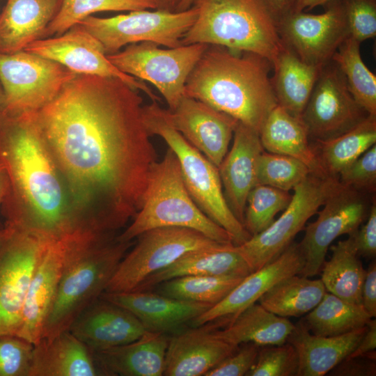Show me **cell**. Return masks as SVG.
<instances>
[{
  "label": "cell",
  "mask_w": 376,
  "mask_h": 376,
  "mask_svg": "<svg viewBox=\"0 0 376 376\" xmlns=\"http://www.w3.org/2000/svg\"><path fill=\"white\" fill-rule=\"evenodd\" d=\"M311 173L304 162L295 157L263 150L257 161L256 181L257 185L289 191Z\"/></svg>",
  "instance_id": "obj_41"
},
{
  "label": "cell",
  "mask_w": 376,
  "mask_h": 376,
  "mask_svg": "<svg viewBox=\"0 0 376 376\" xmlns=\"http://www.w3.org/2000/svg\"><path fill=\"white\" fill-rule=\"evenodd\" d=\"M111 279L106 292H129L147 277L166 267L185 254L221 242L187 228L161 227L148 230L137 237Z\"/></svg>",
  "instance_id": "obj_11"
},
{
  "label": "cell",
  "mask_w": 376,
  "mask_h": 376,
  "mask_svg": "<svg viewBox=\"0 0 376 376\" xmlns=\"http://www.w3.org/2000/svg\"><path fill=\"white\" fill-rule=\"evenodd\" d=\"M297 0H265L277 22L295 11Z\"/></svg>",
  "instance_id": "obj_51"
},
{
  "label": "cell",
  "mask_w": 376,
  "mask_h": 376,
  "mask_svg": "<svg viewBox=\"0 0 376 376\" xmlns=\"http://www.w3.org/2000/svg\"><path fill=\"white\" fill-rule=\"evenodd\" d=\"M368 116L354 99L344 75L331 61L322 68L301 118L309 137L322 141L350 130Z\"/></svg>",
  "instance_id": "obj_14"
},
{
  "label": "cell",
  "mask_w": 376,
  "mask_h": 376,
  "mask_svg": "<svg viewBox=\"0 0 376 376\" xmlns=\"http://www.w3.org/2000/svg\"><path fill=\"white\" fill-rule=\"evenodd\" d=\"M305 260L299 243L292 242L274 260L245 276L221 301L194 318V327L219 319L230 321L256 303L269 288L288 276L300 274Z\"/></svg>",
  "instance_id": "obj_19"
},
{
  "label": "cell",
  "mask_w": 376,
  "mask_h": 376,
  "mask_svg": "<svg viewBox=\"0 0 376 376\" xmlns=\"http://www.w3.org/2000/svg\"><path fill=\"white\" fill-rule=\"evenodd\" d=\"M253 272L233 243L187 253L166 267L147 277L134 290H150L159 283L177 277L191 275H237Z\"/></svg>",
  "instance_id": "obj_29"
},
{
  "label": "cell",
  "mask_w": 376,
  "mask_h": 376,
  "mask_svg": "<svg viewBox=\"0 0 376 376\" xmlns=\"http://www.w3.org/2000/svg\"><path fill=\"white\" fill-rule=\"evenodd\" d=\"M101 298L132 313L147 331L166 334L177 329L212 306L169 297L150 290L103 292Z\"/></svg>",
  "instance_id": "obj_23"
},
{
  "label": "cell",
  "mask_w": 376,
  "mask_h": 376,
  "mask_svg": "<svg viewBox=\"0 0 376 376\" xmlns=\"http://www.w3.org/2000/svg\"><path fill=\"white\" fill-rule=\"evenodd\" d=\"M143 120L149 134L162 137L176 155L186 188L200 210L230 234L235 245L249 240L251 235L226 201L218 167L173 127L157 101L143 105Z\"/></svg>",
  "instance_id": "obj_7"
},
{
  "label": "cell",
  "mask_w": 376,
  "mask_h": 376,
  "mask_svg": "<svg viewBox=\"0 0 376 376\" xmlns=\"http://www.w3.org/2000/svg\"><path fill=\"white\" fill-rule=\"evenodd\" d=\"M326 292L321 279L295 274L276 283L258 301L276 315L299 317L313 310Z\"/></svg>",
  "instance_id": "obj_35"
},
{
  "label": "cell",
  "mask_w": 376,
  "mask_h": 376,
  "mask_svg": "<svg viewBox=\"0 0 376 376\" xmlns=\"http://www.w3.org/2000/svg\"><path fill=\"white\" fill-rule=\"evenodd\" d=\"M33 347L16 335H0V376H29Z\"/></svg>",
  "instance_id": "obj_43"
},
{
  "label": "cell",
  "mask_w": 376,
  "mask_h": 376,
  "mask_svg": "<svg viewBox=\"0 0 376 376\" xmlns=\"http://www.w3.org/2000/svg\"><path fill=\"white\" fill-rule=\"evenodd\" d=\"M156 10L175 13L182 0H153Z\"/></svg>",
  "instance_id": "obj_53"
},
{
  "label": "cell",
  "mask_w": 376,
  "mask_h": 376,
  "mask_svg": "<svg viewBox=\"0 0 376 376\" xmlns=\"http://www.w3.org/2000/svg\"><path fill=\"white\" fill-rule=\"evenodd\" d=\"M68 330L91 351L131 343L147 331L132 313L100 297L73 320Z\"/></svg>",
  "instance_id": "obj_21"
},
{
  "label": "cell",
  "mask_w": 376,
  "mask_h": 376,
  "mask_svg": "<svg viewBox=\"0 0 376 376\" xmlns=\"http://www.w3.org/2000/svg\"><path fill=\"white\" fill-rule=\"evenodd\" d=\"M117 239L130 242L156 228L182 227L197 230L221 243H233L230 234L206 216L189 194L178 158L168 148L152 165L140 210Z\"/></svg>",
  "instance_id": "obj_6"
},
{
  "label": "cell",
  "mask_w": 376,
  "mask_h": 376,
  "mask_svg": "<svg viewBox=\"0 0 376 376\" xmlns=\"http://www.w3.org/2000/svg\"><path fill=\"white\" fill-rule=\"evenodd\" d=\"M65 240V265L41 338L51 339L68 330L73 320L105 292L119 263L134 244L121 242L117 235Z\"/></svg>",
  "instance_id": "obj_4"
},
{
  "label": "cell",
  "mask_w": 376,
  "mask_h": 376,
  "mask_svg": "<svg viewBox=\"0 0 376 376\" xmlns=\"http://www.w3.org/2000/svg\"><path fill=\"white\" fill-rule=\"evenodd\" d=\"M334 0H297L295 11L310 10L318 6H324Z\"/></svg>",
  "instance_id": "obj_52"
},
{
  "label": "cell",
  "mask_w": 376,
  "mask_h": 376,
  "mask_svg": "<svg viewBox=\"0 0 376 376\" xmlns=\"http://www.w3.org/2000/svg\"><path fill=\"white\" fill-rule=\"evenodd\" d=\"M169 340L166 334L146 331L131 343L92 352L103 375L161 376Z\"/></svg>",
  "instance_id": "obj_25"
},
{
  "label": "cell",
  "mask_w": 376,
  "mask_h": 376,
  "mask_svg": "<svg viewBox=\"0 0 376 376\" xmlns=\"http://www.w3.org/2000/svg\"><path fill=\"white\" fill-rule=\"evenodd\" d=\"M331 256L323 263L321 280L327 292L347 301L361 304L366 269L359 259L352 235L329 246Z\"/></svg>",
  "instance_id": "obj_33"
},
{
  "label": "cell",
  "mask_w": 376,
  "mask_h": 376,
  "mask_svg": "<svg viewBox=\"0 0 376 376\" xmlns=\"http://www.w3.org/2000/svg\"><path fill=\"white\" fill-rule=\"evenodd\" d=\"M167 118L188 142L219 166L228 151L237 120L196 99L184 95Z\"/></svg>",
  "instance_id": "obj_18"
},
{
  "label": "cell",
  "mask_w": 376,
  "mask_h": 376,
  "mask_svg": "<svg viewBox=\"0 0 376 376\" xmlns=\"http://www.w3.org/2000/svg\"><path fill=\"white\" fill-rule=\"evenodd\" d=\"M371 319L361 304L347 301L327 291L303 322L314 335L334 336L363 327Z\"/></svg>",
  "instance_id": "obj_36"
},
{
  "label": "cell",
  "mask_w": 376,
  "mask_h": 376,
  "mask_svg": "<svg viewBox=\"0 0 376 376\" xmlns=\"http://www.w3.org/2000/svg\"><path fill=\"white\" fill-rule=\"evenodd\" d=\"M0 164L7 181L1 208L4 226L49 240L70 235L74 217L70 194L36 112L2 110Z\"/></svg>",
  "instance_id": "obj_2"
},
{
  "label": "cell",
  "mask_w": 376,
  "mask_h": 376,
  "mask_svg": "<svg viewBox=\"0 0 376 376\" xmlns=\"http://www.w3.org/2000/svg\"><path fill=\"white\" fill-rule=\"evenodd\" d=\"M152 42L127 45L107 55L109 61L125 74L153 84L173 111L184 96L187 79L207 48L202 43L162 49Z\"/></svg>",
  "instance_id": "obj_9"
},
{
  "label": "cell",
  "mask_w": 376,
  "mask_h": 376,
  "mask_svg": "<svg viewBox=\"0 0 376 376\" xmlns=\"http://www.w3.org/2000/svg\"><path fill=\"white\" fill-rule=\"evenodd\" d=\"M237 349L229 356L224 359L205 376H243L255 364L260 347L253 343L241 344Z\"/></svg>",
  "instance_id": "obj_46"
},
{
  "label": "cell",
  "mask_w": 376,
  "mask_h": 376,
  "mask_svg": "<svg viewBox=\"0 0 376 376\" xmlns=\"http://www.w3.org/2000/svg\"><path fill=\"white\" fill-rule=\"evenodd\" d=\"M360 42L349 36L338 48L331 61L344 75L357 102L369 115L376 116V76L363 63Z\"/></svg>",
  "instance_id": "obj_37"
},
{
  "label": "cell",
  "mask_w": 376,
  "mask_h": 376,
  "mask_svg": "<svg viewBox=\"0 0 376 376\" xmlns=\"http://www.w3.org/2000/svg\"><path fill=\"white\" fill-rule=\"evenodd\" d=\"M76 75L58 63L25 50L0 54L3 110L37 112Z\"/></svg>",
  "instance_id": "obj_12"
},
{
  "label": "cell",
  "mask_w": 376,
  "mask_h": 376,
  "mask_svg": "<svg viewBox=\"0 0 376 376\" xmlns=\"http://www.w3.org/2000/svg\"><path fill=\"white\" fill-rule=\"evenodd\" d=\"M3 92L1 87V85L0 84V114L3 110Z\"/></svg>",
  "instance_id": "obj_57"
},
{
  "label": "cell",
  "mask_w": 376,
  "mask_h": 376,
  "mask_svg": "<svg viewBox=\"0 0 376 376\" xmlns=\"http://www.w3.org/2000/svg\"><path fill=\"white\" fill-rule=\"evenodd\" d=\"M1 1V0H0V1Z\"/></svg>",
  "instance_id": "obj_59"
},
{
  "label": "cell",
  "mask_w": 376,
  "mask_h": 376,
  "mask_svg": "<svg viewBox=\"0 0 376 376\" xmlns=\"http://www.w3.org/2000/svg\"><path fill=\"white\" fill-rule=\"evenodd\" d=\"M198 15L182 45H219L258 54L272 63L283 44L265 0H194Z\"/></svg>",
  "instance_id": "obj_5"
},
{
  "label": "cell",
  "mask_w": 376,
  "mask_h": 376,
  "mask_svg": "<svg viewBox=\"0 0 376 376\" xmlns=\"http://www.w3.org/2000/svg\"><path fill=\"white\" fill-rule=\"evenodd\" d=\"M24 50L58 63L78 75L120 79L132 88L143 91L152 101H161L142 80L115 67L101 43L78 24L61 35L36 40Z\"/></svg>",
  "instance_id": "obj_17"
},
{
  "label": "cell",
  "mask_w": 376,
  "mask_h": 376,
  "mask_svg": "<svg viewBox=\"0 0 376 376\" xmlns=\"http://www.w3.org/2000/svg\"><path fill=\"white\" fill-rule=\"evenodd\" d=\"M259 136L263 149L269 152L295 157L304 162L313 173L324 176L301 117L292 115L277 104L264 120Z\"/></svg>",
  "instance_id": "obj_30"
},
{
  "label": "cell",
  "mask_w": 376,
  "mask_h": 376,
  "mask_svg": "<svg viewBox=\"0 0 376 376\" xmlns=\"http://www.w3.org/2000/svg\"><path fill=\"white\" fill-rule=\"evenodd\" d=\"M376 144V116L369 115L350 130L313 146L322 173L338 178L345 168Z\"/></svg>",
  "instance_id": "obj_34"
},
{
  "label": "cell",
  "mask_w": 376,
  "mask_h": 376,
  "mask_svg": "<svg viewBox=\"0 0 376 376\" xmlns=\"http://www.w3.org/2000/svg\"><path fill=\"white\" fill-rule=\"evenodd\" d=\"M244 278L237 275L184 276L165 281L155 288L157 293L169 297L214 306Z\"/></svg>",
  "instance_id": "obj_38"
},
{
  "label": "cell",
  "mask_w": 376,
  "mask_h": 376,
  "mask_svg": "<svg viewBox=\"0 0 376 376\" xmlns=\"http://www.w3.org/2000/svg\"><path fill=\"white\" fill-rule=\"evenodd\" d=\"M323 205L316 220L305 228L299 243L305 260L300 275L306 277L320 273L331 243L340 235L354 233L366 219L370 209L363 191L340 182Z\"/></svg>",
  "instance_id": "obj_13"
},
{
  "label": "cell",
  "mask_w": 376,
  "mask_h": 376,
  "mask_svg": "<svg viewBox=\"0 0 376 376\" xmlns=\"http://www.w3.org/2000/svg\"><path fill=\"white\" fill-rule=\"evenodd\" d=\"M367 325L334 336L311 334L303 320L295 324L286 342L296 350L299 359L297 376H322L347 357L356 348Z\"/></svg>",
  "instance_id": "obj_27"
},
{
  "label": "cell",
  "mask_w": 376,
  "mask_h": 376,
  "mask_svg": "<svg viewBox=\"0 0 376 376\" xmlns=\"http://www.w3.org/2000/svg\"><path fill=\"white\" fill-rule=\"evenodd\" d=\"M319 15L293 11L277 22L285 47L304 62L324 67L343 42L350 36L341 0L326 5Z\"/></svg>",
  "instance_id": "obj_15"
},
{
  "label": "cell",
  "mask_w": 376,
  "mask_h": 376,
  "mask_svg": "<svg viewBox=\"0 0 376 376\" xmlns=\"http://www.w3.org/2000/svg\"><path fill=\"white\" fill-rule=\"evenodd\" d=\"M298 354L295 347L285 342L281 345L260 346L255 364L247 376H297Z\"/></svg>",
  "instance_id": "obj_42"
},
{
  "label": "cell",
  "mask_w": 376,
  "mask_h": 376,
  "mask_svg": "<svg viewBox=\"0 0 376 376\" xmlns=\"http://www.w3.org/2000/svg\"><path fill=\"white\" fill-rule=\"evenodd\" d=\"M328 373L334 376H375V350L361 356L345 358Z\"/></svg>",
  "instance_id": "obj_48"
},
{
  "label": "cell",
  "mask_w": 376,
  "mask_h": 376,
  "mask_svg": "<svg viewBox=\"0 0 376 376\" xmlns=\"http://www.w3.org/2000/svg\"><path fill=\"white\" fill-rule=\"evenodd\" d=\"M198 15L192 6L181 12L161 10H132L111 17L88 16L77 24L102 45L106 55L130 44L152 42L168 48L182 45L181 40Z\"/></svg>",
  "instance_id": "obj_8"
},
{
  "label": "cell",
  "mask_w": 376,
  "mask_h": 376,
  "mask_svg": "<svg viewBox=\"0 0 376 376\" xmlns=\"http://www.w3.org/2000/svg\"><path fill=\"white\" fill-rule=\"evenodd\" d=\"M361 305L373 318L376 316V263H370L363 281L361 290Z\"/></svg>",
  "instance_id": "obj_49"
},
{
  "label": "cell",
  "mask_w": 376,
  "mask_h": 376,
  "mask_svg": "<svg viewBox=\"0 0 376 376\" xmlns=\"http://www.w3.org/2000/svg\"><path fill=\"white\" fill-rule=\"evenodd\" d=\"M233 143L218 166L226 201L236 218L244 225L246 198L257 185L256 165L264 150L259 132L237 122Z\"/></svg>",
  "instance_id": "obj_22"
},
{
  "label": "cell",
  "mask_w": 376,
  "mask_h": 376,
  "mask_svg": "<svg viewBox=\"0 0 376 376\" xmlns=\"http://www.w3.org/2000/svg\"><path fill=\"white\" fill-rule=\"evenodd\" d=\"M63 0H7L0 14V54L24 50L42 39Z\"/></svg>",
  "instance_id": "obj_26"
},
{
  "label": "cell",
  "mask_w": 376,
  "mask_h": 376,
  "mask_svg": "<svg viewBox=\"0 0 376 376\" xmlns=\"http://www.w3.org/2000/svg\"><path fill=\"white\" fill-rule=\"evenodd\" d=\"M350 36L361 43L376 36V0H341Z\"/></svg>",
  "instance_id": "obj_44"
},
{
  "label": "cell",
  "mask_w": 376,
  "mask_h": 376,
  "mask_svg": "<svg viewBox=\"0 0 376 376\" xmlns=\"http://www.w3.org/2000/svg\"><path fill=\"white\" fill-rule=\"evenodd\" d=\"M3 171V166L0 164V172Z\"/></svg>",
  "instance_id": "obj_58"
},
{
  "label": "cell",
  "mask_w": 376,
  "mask_h": 376,
  "mask_svg": "<svg viewBox=\"0 0 376 376\" xmlns=\"http://www.w3.org/2000/svg\"><path fill=\"white\" fill-rule=\"evenodd\" d=\"M143 107L120 79L77 74L36 112L70 194L72 234L117 235L140 210L157 161Z\"/></svg>",
  "instance_id": "obj_1"
},
{
  "label": "cell",
  "mask_w": 376,
  "mask_h": 376,
  "mask_svg": "<svg viewBox=\"0 0 376 376\" xmlns=\"http://www.w3.org/2000/svg\"><path fill=\"white\" fill-rule=\"evenodd\" d=\"M65 240L47 244L33 274L16 336L33 345L41 338L47 316L56 297L65 260Z\"/></svg>",
  "instance_id": "obj_20"
},
{
  "label": "cell",
  "mask_w": 376,
  "mask_h": 376,
  "mask_svg": "<svg viewBox=\"0 0 376 376\" xmlns=\"http://www.w3.org/2000/svg\"><path fill=\"white\" fill-rule=\"evenodd\" d=\"M294 326L288 318L276 315L256 302L233 318L226 328L214 331L235 345L253 343L264 346L285 343Z\"/></svg>",
  "instance_id": "obj_32"
},
{
  "label": "cell",
  "mask_w": 376,
  "mask_h": 376,
  "mask_svg": "<svg viewBox=\"0 0 376 376\" xmlns=\"http://www.w3.org/2000/svg\"><path fill=\"white\" fill-rule=\"evenodd\" d=\"M156 9L153 0H63L58 13L48 25L44 38L58 36L93 14L103 11Z\"/></svg>",
  "instance_id": "obj_39"
},
{
  "label": "cell",
  "mask_w": 376,
  "mask_h": 376,
  "mask_svg": "<svg viewBox=\"0 0 376 376\" xmlns=\"http://www.w3.org/2000/svg\"><path fill=\"white\" fill-rule=\"evenodd\" d=\"M322 68L304 62L283 46L272 63L271 77L278 104L301 117Z\"/></svg>",
  "instance_id": "obj_31"
},
{
  "label": "cell",
  "mask_w": 376,
  "mask_h": 376,
  "mask_svg": "<svg viewBox=\"0 0 376 376\" xmlns=\"http://www.w3.org/2000/svg\"><path fill=\"white\" fill-rule=\"evenodd\" d=\"M340 183L363 192H373L376 185V144L338 175Z\"/></svg>",
  "instance_id": "obj_45"
},
{
  "label": "cell",
  "mask_w": 376,
  "mask_h": 376,
  "mask_svg": "<svg viewBox=\"0 0 376 376\" xmlns=\"http://www.w3.org/2000/svg\"><path fill=\"white\" fill-rule=\"evenodd\" d=\"M376 347V320L371 319L367 324V329L359 343L353 352L346 358L356 357L375 350Z\"/></svg>",
  "instance_id": "obj_50"
},
{
  "label": "cell",
  "mask_w": 376,
  "mask_h": 376,
  "mask_svg": "<svg viewBox=\"0 0 376 376\" xmlns=\"http://www.w3.org/2000/svg\"><path fill=\"white\" fill-rule=\"evenodd\" d=\"M365 224L358 228L352 236L359 256L373 258L376 255V204L370 206Z\"/></svg>",
  "instance_id": "obj_47"
},
{
  "label": "cell",
  "mask_w": 376,
  "mask_h": 376,
  "mask_svg": "<svg viewBox=\"0 0 376 376\" xmlns=\"http://www.w3.org/2000/svg\"><path fill=\"white\" fill-rule=\"evenodd\" d=\"M338 184V178L311 173L293 189L290 202L279 219L244 243L236 245L253 272L274 260L292 242Z\"/></svg>",
  "instance_id": "obj_10"
},
{
  "label": "cell",
  "mask_w": 376,
  "mask_h": 376,
  "mask_svg": "<svg viewBox=\"0 0 376 376\" xmlns=\"http://www.w3.org/2000/svg\"><path fill=\"white\" fill-rule=\"evenodd\" d=\"M292 196L287 191L256 185L247 196L244 219V226L251 236L270 226L276 214L288 205Z\"/></svg>",
  "instance_id": "obj_40"
},
{
  "label": "cell",
  "mask_w": 376,
  "mask_h": 376,
  "mask_svg": "<svg viewBox=\"0 0 376 376\" xmlns=\"http://www.w3.org/2000/svg\"><path fill=\"white\" fill-rule=\"evenodd\" d=\"M238 346L218 337L210 327L184 331L169 338L163 375H205Z\"/></svg>",
  "instance_id": "obj_24"
},
{
  "label": "cell",
  "mask_w": 376,
  "mask_h": 376,
  "mask_svg": "<svg viewBox=\"0 0 376 376\" xmlns=\"http://www.w3.org/2000/svg\"><path fill=\"white\" fill-rule=\"evenodd\" d=\"M53 240L15 231L0 256V335H16L28 288L43 252Z\"/></svg>",
  "instance_id": "obj_16"
},
{
  "label": "cell",
  "mask_w": 376,
  "mask_h": 376,
  "mask_svg": "<svg viewBox=\"0 0 376 376\" xmlns=\"http://www.w3.org/2000/svg\"><path fill=\"white\" fill-rule=\"evenodd\" d=\"M103 375L93 352L69 330L34 345L29 376Z\"/></svg>",
  "instance_id": "obj_28"
},
{
  "label": "cell",
  "mask_w": 376,
  "mask_h": 376,
  "mask_svg": "<svg viewBox=\"0 0 376 376\" xmlns=\"http://www.w3.org/2000/svg\"><path fill=\"white\" fill-rule=\"evenodd\" d=\"M272 65L248 52L207 45L189 75L184 95L196 99L258 131L278 104Z\"/></svg>",
  "instance_id": "obj_3"
},
{
  "label": "cell",
  "mask_w": 376,
  "mask_h": 376,
  "mask_svg": "<svg viewBox=\"0 0 376 376\" xmlns=\"http://www.w3.org/2000/svg\"><path fill=\"white\" fill-rule=\"evenodd\" d=\"M194 0H182L177 8L176 12H181L190 8L192 6Z\"/></svg>",
  "instance_id": "obj_56"
},
{
  "label": "cell",
  "mask_w": 376,
  "mask_h": 376,
  "mask_svg": "<svg viewBox=\"0 0 376 376\" xmlns=\"http://www.w3.org/2000/svg\"><path fill=\"white\" fill-rule=\"evenodd\" d=\"M14 232V230L6 226L0 228V256L13 236Z\"/></svg>",
  "instance_id": "obj_54"
},
{
  "label": "cell",
  "mask_w": 376,
  "mask_h": 376,
  "mask_svg": "<svg viewBox=\"0 0 376 376\" xmlns=\"http://www.w3.org/2000/svg\"><path fill=\"white\" fill-rule=\"evenodd\" d=\"M7 187V181L6 174L3 171L0 172V212L1 208V204L6 193Z\"/></svg>",
  "instance_id": "obj_55"
}]
</instances>
